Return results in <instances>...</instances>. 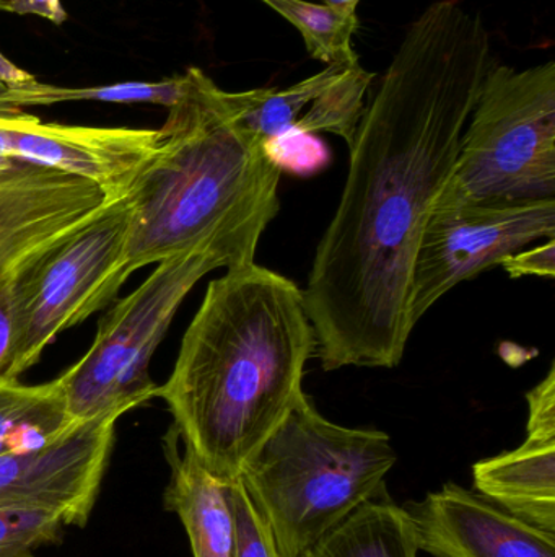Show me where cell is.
Listing matches in <instances>:
<instances>
[{"label": "cell", "mask_w": 555, "mask_h": 557, "mask_svg": "<svg viewBox=\"0 0 555 557\" xmlns=\"http://www.w3.org/2000/svg\"><path fill=\"white\" fill-rule=\"evenodd\" d=\"M129 198L114 199L39 261L20 295L12 366L3 380H18L62 331L116 297L129 278Z\"/></svg>", "instance_id": "cell-7"}, {"label": "cell", "mask_w": 555, "mask_h": 557, "mask_svg": "<svg viewBox=\"0 0 555 557\" xmlns=\"http://www.w3.org/2000/svg\"><path fill=\"white\" fill-rule=\"evenodd\" d=\"M18 165L15 159H13L12 149H10L9 136H7L5 127L2 124V117H0V176L9 173L10 170L15 169Z\"/></svg>", "instance_id": "cell-27"}, {"label": "cell", "mask_w": 555, "mask_h": 557, "mask_svg": "<svg viewBox=\"0 0 555 557\" xmlns=\"http://www.w3.org/2000/svg\"><path fill=\"white\" fill-rule=\"evenodd\" d=\"M481 15L437 0L365 107L348 180L303 290L326 372L394 369L414 331V261L492 67Z\"/></svg>", "instance_id": "cell-1"}, {"label": "cell", "mask_w": 555, "mask_h": 557, "mask_svg": "<svg viewBox=\"0 0 555 557\" xmlns=\"http://www.w3.org/2000/svg\"><path fill=\"white\" fill-rule=\"evenodd\" d=\"M527 432L541 437H555V367H551L546 379L527 395Z\"/></svg>", "instance_id": "cell-23"}, {"label": "cell", "mask_w": 555, "mask_h": 557, "mask_svg": "<svg viewBox=\"0 0 555 557\" xmlns=\"http://www.w3.org/2000/svg\"><path fill=\"white\" fill-rule=\"evenodd\" d=\"M289 20L305 41L306 52L325 64L354 65L358 55L352 49V35L357 32V15H342L331 7L306 0H261Z\"/></svg>", "instance_id": "cell-18"}, {"label": "cell", "mask_w": 555, "mask_h": 557, "mask_svg": "<svg viewBox=\"0 0 555 557\" xmlns=\"http://www.w3.org/2000/svg\"><path fill=\"white\" fill-rule=\"evenodd\" d=\"M443 195L472 205L555 199V64L492 65Z\"/></svg>", "instance_id": "cell-5"}, {"label": "cell", "mask_w": 555, "mask_h": 557, "mask_svg": "<svg viewBox=\"0 0 555 557\" xmlns=\"http://www.w3.org/2000/svg\"><path fill=\"white\" fill-rule=\"evenodd\" d=\"M74 422L59 376L41 385L0 380V457L45 447Z\"/></svg>", "instance_id": "cell-16"}, {"label": "cell", "mask_w": 555, "mask_h": 557, "mask_svg": "<svg viewBox=\"0 0 555 557\" xmlns=\"http://www.w3.org/2000/svg\"><path fill=\"white\" fill-rule=\"evenodd\" d=\"M230 496L237 532V557H286L274 539L273 530L240 480L231 481Z\"/></svg>", "instance_id": "cell-22"}, {"label": "cell", "mask_w": 555, "mask_h": 557, "mask_svg": "<svg viewBox=\"0 0 555 557\" xmlns=\"http://www.w3.org/2000/svg\"><path fill=\"white\" fill-rule=\"evenodd\" d=\"M316 350L303 290L256 263L207 285L165 385L182 447L218 480L244 465L305 395Z\"/></svg>", "instance_id": "cell-2"}, {"label": "cell", "mask_w": 555, "mask_h": 557, "mask_svg": "<svg viewBox=\"0 0 555 557\" xmlns=\"http://www.w3.org/2000/svg\"><path fill=\"white\" fill-rule=\"evenodd\" d=\"M64 525V519L51 510L0 509V557H35Z\"/></svg>", "instance_id": "cell-20"}, {"label": "cell", "mask_w": 555, "mask_h": 557, "mask_svg": "<svg viewBox=\"0 0 555 557\" xmlns=\"http://www.w3.org/2000/svg\"><path fill=\"white\" fill-rule=\"evenodd\" d=\"M35 75L13 64V62L10 61L9 58H5L2 51H0V91L20 87V85L28 84V82L35 81Z\"/></svg>", "instance_id": "cell-26"}, {"label": "cell", "mask_w": 555, "mask_h": 557, "mask_svg": "<svg viewBox=\"0 0 555 557\" xmlns=\"http://www.w3.org/2000/svg\"><path fill=\"white\" fill-rule=\"evenodd\" d=\"M0 117L16 162L87 180L111 201L127 196L162 143L160 129L42 123L23 110Z\"/></svg>", "instance_id": "cell-11"}, {"label": "cell", "mask_w": 555, "mask_h": 557, "mask_svg": "<svg viewBox=\"0 0 555 557\" xmlns=\"http://www.w3.org/2000/svg\"><path fill=\"white\" fill-rule=\"evenodd\" d=\"M0 10L16 15L39 16L54 25H62L67 20V12L61 0H0Z\"/></svg>", "instance_id": "cell-25"}, {"label": "cell", "mask_w": 555, "mask_h": 557, "mask_svg": "<svg viewBox=\"0 0 555 557\" xmlns=\"http://www.w3.org/2000/svg\"><path fill=\"white\" fill-rule=\"evenodd\" d=\"M121 416L75 421L55 441L0 457V509H42L65 525L84 527L93 512Z\"/></svg>", "instance_id": "cell-10"}, {"label": "cell", "mask_w": 555, "mask_h": 557, "mask_svg": "<svg viewBox=\"0 0 555 557\" xmlns=\"http://www.w3.org/2000/svg\"><path fill=\"white\" fill-rule=\"evenodd\" d=\"M326 7H331L336 12L342 13V15H357V5L361 0H323Z\"/></svg>", "instance_id": "cell-28"}, {"label": "cell", "mask_w": 555, "mask_h": 557, "mask_svg": "<svg viewBox=\"0 0 555 557\" xmlns=\"http://www.w3.org/2000/svg\"><path fill=\"white\" fill-rule=\"evenodd\" d=\"M240 267L247 264L234 250L211 242L162 261L133 294L117 300L101 318L88 352L59 375L71 419L123 416L156 398L150 360L179 305L205 274Z\"/></svg>", "instance_id": "cell-6"}, {"label": "cell", "mask_w": 555, "mask_h": 557, "mask_svg": "<svg viewBox=\"0 0 555 557\" xmlns=\"http://www.w3.org/2000/svg\"><path fill=\"white\" fill-rule=\"evenodd\" d=\"M186 78L179 75L162 82H121L97 87H58L41 84L38 78L0 91V111L25 110L31 107L72 103V101H103V103H149L173 108L185 94Z\"/></svg>", "instance_id": "cell-17"}, {"label": "cell", "mask_w": 555, "mask_h": 557, "mask_svg": "<svg viewBox=\"0 0 555 557\" xmlns=\"http://www.w3.org/2000/svg\"><path fill=\"white\" fill-rule=\"evenodd\" d=\"M541 238H555V199L472 205L440 191L414 261L409 300L414 326L446 292L501 267L505 258Z\"/></svg>", "instance_id": "cell-8"}, {"label": "cell", "mask_w": 555, "mask_h": 557, "mask_svg": "<svg viewBox=\"0 0 555 557\" xmlns=\"http://www.w3.org/2000/svg\"><path fill=\"white\" fill-rule=\"evenodd\" d=\"M416 527L393 500L365 504L300 557H417Z\"/></svg>", "instance_id": "cell-15"}, {"label": "cell", "mask_w": 555, "mask_h": 557, "mask_svg": "<svg viewBox=\"0 0 555 557\" xmlns=\"http://www.w3.org/2000/svg\"><path fill=\"white\" fill-rule=\"evenodd\" d=\"M172 468L166 507L181 520L194 557H237L230 484L209 473L182 447L176 429L163 438Z\"/></svg>", "instance_id": "cell-13"}, {"label": "cell", "mask_w": 555, "mask_h": 557, "mask_svg": "<svg viewBox=\"0 0 555 557\" xmlns=\"http://www.w3.org/2000/svg\"><path fill=\"white\" fill-rule=\"evenodd\" d=\"M263 150L280 173L297 176L316 175L331 160L328 147L316 134L297 133L293 129L263 143Z\"/></svg>", "instance_id": "cell-21"}, {"label": "cell", "mask_w": 555, "mask_h": 557, "mask_svg": "<svg viewBox=\"0 0 555 557\" xmlns=\"http://www.w3.org/2000/svg\"><path fill=\"white\" fill-rule=\"evenodd\" d=\"M110 201L87 180L29 163L0 176V380L12 366L16 311L29 274Z\"/></svg>", "instance_id": "cell-9"}, {"label": "cell", "mask_w": 555, "mask_h": 557, "mask_svg": "<svg viewBox=\"0 0 555 557\" xmlns=\"http://www.w3.org/2000/svg\"><path fill=\"white\" fill-rule=\"evenodd\" d=\"M185 78V94L160 129L159 150L127 193L129 276L211 242L254 263L280 209L282 173L238 123L230 91L201 69H188Z\"/></svg>", "instance_id": "cell-3"}, {"label": "cell", "mask_w": 555, "mask_h": 557, "mask_svg": "<svg viewBox=\"0 0 555 557\" xmlns=\"http://www.w3.org/2000/svg\"><path fill=\"white\" fill-rule=\"evenodd\" d=\"M374 77L361 62L345 69L338 81L312 101L308 111L299 117L292 129L303 134H336L351 147L364 116L365 95Z\"/></svg>", "instance_id": "cell-19"}, {"label": "cell", "mask_w": 555, "mask_h": 557, "mask_svg": "<svg viewBox=\"0 0 555 557\" xmlns=\"http://www.w3.org/2000/svg\"><path fill=\"white\" fill-rule=\"evenodd\" d=\"M390 435L326 419L303 395L238 480L286 557H300L351 513L390 499Z\"/></svg>", "instance_id": "cell-4"}, {"label": "cell", "mask_w": 555, "mask_h": 557, "mask_svg": "<svg viewBox=\"0 0 555 557\" xmlns=\"http://www.w3.org/2000/svg\"><path fill=\"white\" fill-rule=\"evenodd\" d=\"M403 507L416 527L419 552L433 557H555V533L455 483Z\"/></svg>", "instance_id": "cell-12"}, {"label": "cell", "mask_w": 555, "mask_h": 557, "mask_svg": "<svg viewBox=\"0 0 555 557\" xmlns=\"http://www.w3.org/2000/svg\"><path fill=\"white\" fill-rule=\"evenodd\" d=\"M472 481L479 496L555 533V437L528 434L515 450L475 463Z\"/></svg>", "instance_id": "cell-14"}, {"label": "cell", "mask_w": 555, "mask_h": 557, "mask_svg": "<svg viewBox=\"0 0 555 557\" xmlns=\"http://www.w3.org/2000/svg\"><path fill=\"white\" fill-rule=\"evenodd\" d=\"M501 267L512 278L524 276L555 277V238H547L541 247L518 251L502 261Z\"/></svg>", "instance_id": "cell-24"}]
</instances>
